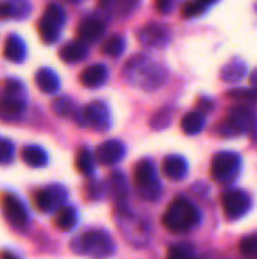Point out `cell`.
Returning a JSON list of instances; mask_svg holds the SVG:
<instances>
[{
	"label": "cell",
	"mask_w": 257,
	"mask_h": 259,
	"mask_svg": "<svg viewBox=\"0 0 257 259\" xmlns=\"http://www.w3.org/2000/svg\"><path fill=\"white\" fill-rule=\"evenodd\" d=\"M108 79V67L105 64H92L80 74V82L86 88H98Z\"/></svg>",
	"instance_id": "cell-14"
},
{
	"label": "cell",
	"mask_w": 257,
	"mask_h": 259,
	"mask_svg": "<svg viewBox=\"0 0 257 259\" xmlns=\"http://www.w3.org/2000/svg\"><path fill=\"white\" fill-rule=\"evenodd\" d=\"M206 6L197 0H189L183 5L182 8V15L186 17V18H192V17H197V15H201L204 12Z\"/></svg>",
	"instance_id": "cell-32"
},
{
	"label": "cell",
	"mask_w": 257,
	"mask_h": 259,
	"mask_svg": "<svg viewBox=\"0 0 257 259\" xmlns=\"http://www.w3.org/2000/svg\"><path fill=\"white\" fill-rule=\"evenodd\" d=\"M73 244H77V247H73V249L98 259L111 256L115 250L114 240L105 231H89V232L83 234Z\"/></svg>",
	"instance_id": "cell-3"
},
{
	"label": "cell",
	"mask_w": 257,
	"mask_h": 259,
	"mask_svg": "<svg viewBox=\"0 0 257 259\" xmlns=\"http://www.w3.org/2000/svg\"><path fill=\"white\" fill-rule=\"evenodd\" d=\"M138 39L145 47L164 49L170 42V32L159 23H148L138 30Z\"/></svg>",
	"instance_id": "cell-10"
},
{
	"label": "cell",
	"mask_w": 257,
	"mask_h": 259,
	"mask_svg": "<svg viewBox=\"0 0 257 259\" xmlns=\"http://www.w3.org/2000/svg\"><path fill=\"white\" fill-rule=\"evenodd\" d=\"M88 55V47L83 41H73V42H67L61 52H59V56L62 61L68 62V64H73V62H79L82 61L85 56Z\"/></svg>",
	"instance_id": "cell-20"
},
{
	"label": "cell",
	"mask_w": 257,
	"mask_h": 259,
	"mask_svg": "<svg viewBox=\"0 0 257 259\" xmlns=\"http://www.w3.org/2000/svg\"><path fill=\"white\" fill-rule=\"evenodd\" d=\"M173 5H174V0H156V8L164 14L170 12Z\"/></svg>",
	"instance_id": "cell-36"
},
{
	"label": "cell",
	"mask_w": 257,
	"mask_h": 259,
	"mask_svg": "<svg viewBox=\"0 0 257 259\" xmlns=\"http://www.w3.org/2000/svg\"><path fill=\"white\" fill-rule=\"evenodd\" d=\"M124 156V146L117 140H108L97 147V159L103 165H112Z\"/></svg>",
	"instance_id": "cell-12"
},
{
	"label": "cell",
	"mask_w": 257,
	"mask_h": 259,
	"mask_svg": "<svg viewBox=\"0 0 257 259\" xmlns=\"http://www.w3.org/2000/svg\"><path fill=\"white\" fill-rule=\"evenodd\" d=\"M251 206V200L245 191L241 190H230L223 196V208L229 219H241L247 214Z\"/></svg>",
	"instance_id": "cell-9"
},
{
	"label": "cell",
	"mask_w": 257,
	"mask_h": 259,
	"mask_svg": "<svg viewBox=\"0 0 257 259\" xmlns=\"http://www.w3.org/2000/svg\"><path fill=\"white\" fill-rule=\"evenodd\" d=\"M101 50H103V53L108 55V56H112V58L120 56V55L124 52V38L120 36V35H112V36H109V38L105 41Z\"/></svg>",
	"instance_id": "cell-25"
},
{
	"label": "cell",
	"mask_w": 257,
	"mask_h": 259,
	"mask_svg": "<svg viewBox=\"0 0 257 259\" xmlns=\"http://www.w3.org/2000/svg\"><path fill=\"white\" fill-rule=\"evenodd\" d=\"M123 71L132 85L144 91H155L161 88L168 77V70L161 62H156L145 55L132 56L126 62Z\"/></svg>",
	"instance_id": "cell-1"
},
{
	"label": "cell",
	"mask_w": 257,
	"mask_h": 259,
	"mask_svg": "<svg viewBox=\"0 0 257 259\" xmlns=\"http://www.w3.org/2000/svg\"><path fill=\"white\" fill-rule=\"evenodd\" d=\"M0 259H20L17 255H14V253H11V252H8V250H5V252H2L0 253Z\"/></svg>",
	"instance_id": "cell-37"
},
{
	"label": "cell",
	"mask_w": 257,
	"mask_h": 259,
	"mask_svg": "<svg viewBox=\"0 0 257 259\" xmlns=\"http://www.w3.org/2000/svg\"><path fill=\"white\" fill-rule=\"evenodd\" d=\"M68 2H79V0H68Z\"/></svg>",
	"instance_id": "cell-40"
},
{
	"label": "cell",
	"mask_w": 257,
	"mask_h": 259,
	"mask_svg": "<svg viewBox=\"0 0 257 259\" xmlns=\"http://www.w3.org/2000/svg\"><path fill=\"white\" fill-rule=\"evenodd\" d=\"M167 259H195V252L188 244H177L168 249Z\"/></svg>",
	"instance_id": "cell-27"
},
{
	"label": "cell",
	"mask_w": 257,
	"mask_h": 259,
	"mask_svg": "<svg viewBox=\"0 0 257 259\" xmlns=\"http://www.w3.org/2000/svg\"><path fill=\"white\" fill-rule=\"evenodd\" d=\"M197 2H200V3H203L204 6H208V5H212V3H215L217 0H197Z\"/></svg>",
	"instance_id": "cell-39"
},
{
	"label": "cell",
	"mask_w": 257,
	"mask_h": 259,
	"mask_svg": "<svg viewBox=\"0 0 257 259\" xmlns=\"http://www.w3.org/2000/svg\"><path fill=\"white\" fill-rule=\"evenodd\" d=\"M65 23V12L64 9L56 5V3H50L45 11L44 15L39 20L38 29H39V35L45 42H55L59 38V32L64 27Z\"/></svg>",
	"instance_id": "cell-5"
},
{
	"label": "cell",
	"mask_w": 257,
	"mask_h": 259,
	"mask_svg": "<svg viewBox=\"0 0 257 259\" xmlns=\"http://www.w3.org/2000/svg\"><path fill=\"white\" fill-rule=\"evenodd\" d=\"M55 196L52 191L48 190H41L35 194V206L39 209V211H48L53 208L55 205Z\"/></svg>",
	"instance_id": "cell-28"
},
{
	"label": "cell",
	"mask_w": 257,
	"mask_h": 259,
	"mask_svg": "<svg viewBox=\"0 0 257 259\" xmlns=\"http://www.w3.org/2000/svg\"><path fill=\"white\" fill-rule=\"evenodd\" d=\"M2 206H3V212H5L6 219L11 223H14V225H23V223H26L27 212H26L23 203L17 197H14L11 194L3 196Z\"/></svg>",
	"instance_id": "cell-13"
},
{
	"label": "cell",
	"mask_w": 257,
	"mask_h": 259,
	"mask_svg": "<svg viewBox=\"0 0 257 259\" xmlns=\"http://www.w3.org/2000/svg\"><path fill=\"white\" fill-rule=\"evenodd\" d=\"M21 158L30 167H42L47 162L45 152L41 147H38V146H27V147H24L23 152H21Z\"/></svg>",
	"instance_id": "cell-23"
},
{
	"label": "cell",
	"mask_w": 257,
	"mask_h": 259,
	"mask_svg": "<svg viewBox=\"0 0 257 259\" xmlns=\"http://www.w3.org/2000/svg\"><path fill=\"white\" fill-rule=\"evenodd\" d=\"M241 167V158L233 152H220L212 161V175L218 182H230L236 178Z\"/></svg>",
	"instance_id": "cell-7"
},
{
	"label": "cell",
	"mask_w": 257,
	"mask_h": 259,
	"mask_svg": "<svg viewBox=\"0 0 257 259\" xmlns=\"http://www.w3.org/2000/svg\"><path fill=\"white\" fill-rule=\"evenodd\" d=\"M135 184L145 199L153 200L161 193V184L156 178L155 165L150 161H141L135 167Z\"/></svg>",
	"instance_id": "cell-6"
},
{
	"label": "cell",
	"mask_w": 257,
	"mask_h": 259,
	"mask_svg": "<svg viewBox=\"0 0 257 259\" xmlns=\"http://www.w3.org/2000/svg\"><path fill=\"white\" fill-rule=\"evenodd\" d=\"M198 222H200L198 209L194 206V203H191L188 199L183 197H177L174 202H171V205L167 208L162 217L164 226L174 234L188 232L192 228H195Z\"/></svg>",
	"instance_id": "cell-2"
},
{
	"label": "cell",
	"mask_w": 257,
	"mask_h": 259,
	"mask_svg": "<svg viewBox=\"0 0 257 259\" xmlns=\"http://www.w3.org/2000/svg\"><path fill=\"white\" fill-rule=\"evenodd\" d=\"M56 226L61 231H71L76 225V211L70 206H62L56 214Z\"/></svg>",
	"instance_id": "cell-24"
},
{
	"label": "cell",
	"mask_w": 257,
	"mask_h": 259,
	"mask_svg": "<svg viewBox=\"0 0 257 259\" xmlns=\"http://www.w3.org/2000/svg\"><path fill=\"white\" fill-rule=\"evenodd\" d=\"M180 126H182V131L186 135H197L204 127V117L200 112H188L182 118Z\"/></svg>",
	"instance_id": "cell-22"
},
{
	"label": "cell",
	"mask_w": 257,
	"mask_h": 259,
	"mask_svg": "<svg viewBox=\"0 0 257 259\" xmlns=\"http://www.w3.org/2000/svg\"><path fill=\"white\" fill-rule=\"evenodd\" d=\"M105 23L98 18H86L82 21V24L79 26V38L80 41L86 42H95L97 39L101 38V35L105 33Z\"/></svg>",
	"instance_id": "cell-15"
},
{
	"label": "cell",
	"mask_w": 257,
	"mask_h": 259,
	"mask_svg": "<svg viewBox=\"0 0 257 259\" xmlns=\"http://www.w3.org/2000/svg\"><path fill=\"white\" fill-rule=\"evenodd\" d=\"M15 14V8L9 2H0V18H9Z\"/></svg>",
	"instance_id": "cell-35"
},
{
	"label": "cell",
	"mask_w": 257,
	"mask_h": 259,
	"mask_svg": "<svg viewBox=\"0 0 257 259\" xmlns=\"http://www.w3.org/2000/svg\"><path fill=\"white\" fill-rule=\"evenodd\" d=\"M52 109L55 111V114H58L61 117H68L74 111V105L68 97H58L53 100Z\"/></svg>",
	"instance_id": "cell-30"
},
{
	"label": "cell",
	"mask_w": 257,
	"mask_h": 259,
	"mask_svg": "<svg viewBox=\"0 0 257 259\" xmlns=\"http://www.w3.org/2000/svg\"><path fill=\"white\" fill-rule=\"evenodd\" d=\"M76 167L80 173L83 175H89L94 168V162H92V156L88 150H80L77 153L76 158Z\"/></svg>",
	"instance_id": "cell-31"
},
{
	"label": "cell",
	"mask_w": 257,
	"mask_h": 259,
	"mask_svg": "<svg viewBox=\"0 0 257 259\" xmlns=\"http://www.w3.org/2000/svg\"><path fill=\"white\" fill-rule=\"evenodd\" d=\"M35 82H36V87L45 94H53L59 90V77L50 68L38 70L35 74Z\"/></svg>",
	"instance_id": "cell-18"
},
{
	"label": "cell",
	"mask_w": 257,
	"mask_h": 259,
	"mask_svg": "<svg viewBox=\"0 0 257 259\" xmlns=\"http://www.w3.org/2000/svg\"><path fill=\"white\" fill-rule=\"evenodd\" d=\"M14 156V146L8 140H0V164H8Z\"/></svg>",
	"instance_id": "cell-34"
},
{
	"label": "cell",
	"mask_w": 257,
	"mask_h": 259,
	"mask_svg": "<svg viewBox=\"0 0 257 259\" xmlns=\"http://www.w3.org/2000/svg\"><path fill=\"white\" fill-rule=\"evenodd\" d=\"M171 121H173V109L164 108V109L158 111V112L153 115L150 124H151L153 129L162 131V129H165V127H168V126L171 124Z\"/></svg>",
	"instance_id": "cell-26"
},
{
	"label": "cell",
	"mask_w": 257,
	"mask_h": 259,
	"mask_svg": "<svg viewBox=\"0 0 257 259\" xmlns=\"http://www.w3.org/2000/svg\"><path fill=\"white\" fill-rule=\"evenodd\" d=\"M229 97L238 102H257L256 88H235L229 91Z\"/></svg>",
	"instance_id": "cell-29"
},
{
	"label": "cell",
	"mask_w": 257,
	"mask_h": 259,
	"mask_svg": "<svg viewBox=\"0 0 257 259\" xmlns=\"http://www.w3.org/2000/svg\"><path fill=\"white\" fill-rule=\"evenodd\" d=\"M247 65L241 59H232L229 64H226L221 70V79L227 83H236L242 80L247 74Z\"/></svg>",
	"instance_id": "cell-19"
},
{
	"label": "cell",
	"mask_w": 257,
	"mask_h": 259,
	"mask_svg": "<svg viewBox=\"0 0 257 259\" xmlns=\"http://www.w3.org/2000/svg\"><path fill=\"white\" fill-rule=\"evenodd\" d=\"M3 56L12 62H21L23 58L26 56V44L23 42V39L14 33L9 35L8 39L5 41Z\"/></svg>",
	"instance_id": "cell-17"
},
{
	"label": "cell",
	"mask_w": 257,
	"mask_h": 259,
	"mask_svg": "<svg viewBox=\"0 0 257 259\" xmlns=\"http://www.w3.org/2000/svg\"><path fill=\"white\" fill-rule=\"evenodd\" d=\"M139 5V0H100V6L105 9H112L117 15H129L132 11L136 9Z\"/></svg>",
	"instance_id": "cell-21"
},
{
	"label": "cell",
	"mask_w": 257,
	"mask_h": 259,
	"mask_svg": "<svg viewBox=\"0 0 257 259\" xmlns=\"http://www.w3.org/2000/svg\"><path fill=\"white\" fill-rule=\"evenodd\" d=\"M241 252L245 256H257V235L247 237L241 241Z\"/></svg>",
	"instance_id": "cell-33"
},
{
	"label": "cell",
	"mask_w": 257,
	"mask_h": 259,
	"mask_svg": "<svg viewBox=\"0 0 257 259\" xmlns=\"http://www.w3.org/2000/svg\"><path fill=\"white\" fill-rule=\"evenodd\" d=\"M80 120L85 126H91L98 131H106L109 126V109L103 102H91L82 109Z\"/></svg>",
	"instance_id": "cell-11"
},
{
	"label": "cell",
	"mask_w": 257,
	"mask_h": 259,
	"mask_svg": "<svg viewBox=\"0 0 257 259\" xmlns=\"http://www.w3.org/2000/svg\"><path fill=\"white\" fill-rule=\"evenodd\" d=\"M250 82H251L253 88H256L257 90V68H254V70L251 71V74H250Z\"/></svg>",
	"instance_id": "cell-38"
},
{
	"label": "cell",
	"mask_w": 257,
	"mask_h": 259,
	"mask_svg": "<svg viewBox=\"0 0 257 259\" xmlns=\"http://www.w3.org/2000/svg\"><path fill=\"white\" fill-rule=\"evenodd\" d=\"M21 83L18 80L6 82V94L0 99V117L14 118L24 111V100L21 97Z\"/></svg>",
	"instance_id": "cell-8"
},
{
	"label": "cell",
	"mask_w": 257,
	"mask_h": 259,
	"mask_svg": "<svg viewBox=\"0 0 257 259\" xmlns=\"http://www.w3.org/2000/svg\"><path fill=\"white\" fill-rule=\"evenodd\" d=\"M254 127H256V115L253 109L244 105H238L230 109L229 118L223 124V134L227 137L247 134V132H251Z\"/></svg>",
	"instance_id": "cell-4"
},
{
	"label": "cell",
	"mask_w": 257,
	"mask_h": 259,
	"mask_svg": "<svg viewBox=\"0 0 257 259\" xmlns=\"http://www.w3.org/2000/svg\"><path fill=\"white\" fill-rule=\"evenodd\" d=\"M188 171V164L185 161V158L179 156V155H170L164 159L162 164V173L171 179V181H180L186 176Z\"/></svg>",
	"instance_id": "cell-16"
}]
</instances>
